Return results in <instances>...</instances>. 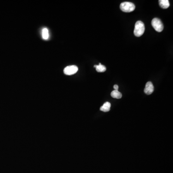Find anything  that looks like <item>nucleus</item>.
<instances>
[{"instance_id":"1","label":"nucleus","mask_w":173,"mask_h":173,"mask_svg":"<svg viewBox=\"0 0 173 173\" xmlns=\"http://www.w3.org/2000/svg\"><path fill=\"white\" fill-rule=\"evenodd\" d=\"M145 31V26L141 21H138L135 24L134 33L136 37H141L143 35Z\"/></svg>"},{"instance_id":"2","label":"nucleus","mask_w":173,"mask_h":173,"mask_svg":"<svg viewBox=\"0 0 173 173\" xmlns=\"http://www.w3.org/2000/svg\"><path fill=\"white\" fill-rule=\"evenodd\" d=\"M120 9L122 11L126 13H130L134 10L135 5L133 3L131 2H123L120 5Z\"/></svg>"},{"instance_id":"3","label":"nucleus","mask_w":173,"mask_h":173,"mask_svg":"<svg viewBox=\"0 0 173 173\" xmlns=\"http://www.w3.org/2000/svg\"><path fill=\"white\" fill-rule=\"evenodd\" d=\"M151 25L154 29L158 32H161L163 30V25L160 19L157 18H153L151 21Z\"/></svg>"},{"instance_id":"4","label":"nucleus","mask_w":173,"mask_h":173,"mask_svg":"<svg viewBox=\"0 0 173 173\" xmlns=\"http://www.w3.org/2000/svg\"><path fill=\"white\" fill-rule=\"evenodd\" d=\"M78 67L76 65H70L65 67L64 70V73L66 75H72L78 71Z\"/></svg>"},{"instance_id":"5","label":"nucleus","mask_w":173,"mask_h":173,"mask_svg":"<svg viewBox=\"0 0 173 173\" xmlns=\"http://www.w3.org/2000/svg\"><path fill=\"white\" fill-rule=\"evenodd\" d=\"M144 91V93L147 95H150L153 93L154 91V86L151 82H148L146 83Z\"/></svg>"},{"instance_id":"6","label":"nucleus","mask_w":173,"mask_h":173,"mask_svg":"<svg viewBox=\"0 0 173 173\" xmlns=\"http://www.w3.org/2000/svg\"><path fill=\"white\" fill-rule=\"evenodd\" d=\"M159 5L162 8L167 9L169 7V2L168 0H160L159 1Z\"/></svg>"},{"instance_id":"7","label":"nucleus","mask_w":173,"mask_h":173,"mask_svg":"<svg viewBox=\"0 0 173 173\" xmlns=\"http://www.w3.org/2000/svg\"><path fill=\"white\" fill-rule=\"evenodd\" d=\"M111 103L109 102H105L100 108V110L102 112H107L110 110Z\"/></svg>"},{"instance_id":"8","label":"nucleus","mask_w":173,"mask_h":173,"mask_svg":"<svg viewBox=\"0 0 173 173\" xmlns=\"http://www.w3.org/2000/svg\"><path fill=\"white\" fill-rule=\"evenodd\" d=\"M111 95L114 98L118 99L121 98L122 97L121 93H120L119 91L117 90H114L112 91L111 94Z\"/></svg>"},{"instance_id":"9","label":"nucleus","mask_w":173,"mask_h":173,"mask_svg":"<svg viewBox=\"0 0 173 173\" xmlns=\"http://www.w3.org/2000/svg\"><path fill=\"white\" fill-rule=\"evenodd\" d=\"M95 68H96V71H97L98 72H104L106 70L105 66L102 65L101 63H99V65H97V66Z\"/></svg>"},{"instance_id":"10","label":"nucleus","mask_w":173,"mask_h":173,"mask_svg":"<svg viewBox=\"0 0 173 173\" xmlns=\"http://www.w3.org/2000/svg\"><path fill=\"white\" fill-rule=\"evenodd\" d=\"M42 36L43 39L44 40H47L49 38V31H48V29L44 28L42 29Z\"/></svg>"},{"instance_id":"11","label":"nucleus","mask_w":173,"mask_h":173,"mask_svg":"<svg viewBox=\"0 0 173 173\" xmlns=\"http://www.w3.org/2000/svg\"><path fill=\"white\" fill-rule=\"evenodd\" d=\"M114 90H118V86L117 85H115L114 86Z\"/></svg>"}]
</instances>
